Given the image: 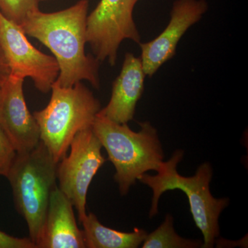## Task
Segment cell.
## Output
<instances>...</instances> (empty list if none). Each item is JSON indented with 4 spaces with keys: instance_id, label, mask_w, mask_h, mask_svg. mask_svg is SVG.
I'll return each mask as SVG.
<instances>
[{
    "instance_id": "cell-2",
    "label": "cell",
    "mask_w": 248,
    "mask_h": 248,
    "mask_svg": "<svg viewBox=\"0 0 248 248\" xmlns=\"http://www.w3.org/2000/svg\"><path fill=\"white\" fill-rule=\"evenodd\" d=\"M184 155V151H176L169 161L161 163L156 175L145 173L139 178V181L153 190L149 217L152 218L157 215L159 199L165 192L176 189L182 190L188 199L196 226L203 234L202 248H213L220 234V215L229 205L230 200L215 198L210 192V183L213 170L210 163L201 165L192 177H183L179 174L177 165L182 161Z\"/></svg>"
},
{
    "instance_id": "cell-13",
    "label": "cell",
    "mask_w": 248,
    "mask_h": 248,
    "mask_svg": "<svg viewBox=\"0 0 248 248\" xmlns=\"http://www.w3.org/2000/svg\"><path fill=\"white\" fill-rule=\"evenodd\" d=\"M85 248H138L146 239L147 232L135 228L132 232H123L103 226L93 213L86 214L81 221Z\"/></svg>"
},
{
    "instance_id": "cell-19",
    "label": "cell",
    "mask_w": 248,
    "mask_h": 248,
    "mask_svg": "<svg viewBox=\"0 0 248 248\" xmlns=\"http://www.w3.org/2000/svg\"><path fill=\"white\" fill-rule=\"evenodd\" d=\"M50 1V0H40V1Z\"/></svg>"
},
{
    "instance_id": "cell-7",
    "label": "cell",
    "mask_w": 248,
    "mask_h": 248,
    "mask_svg": "<svg viewBox=\"0 0 248 248\" xmlns=\"http://www.w3.org/2000/svg\"><path fill=\"white\" fill-rule=\"evenodd\" d=\"M70 148L69 155H66L58 165L57 178L59 187L76 208L81 222L86 215L89 186L107 159L103 156L102 144L92 128L77 133Z\"/></svg>"
},
{
    "instance_id": "cell-4",
    "label": "cell",
    "mask_w": 248,
    "mask_h": 248,
    "mask_svg": "<svg viewBox=\"0 0 248 248\" xmlns=\"http://www.w3.org/2000/svg\"><path fill=\"white\" fill-rule=\"evenodd\" d=\"M48 105L32 115L38 124L41 141L59 164L66 155L76 134L92 128L101 104L82 83L62 87L55 81Z\"/></svg>"
},
{
    "instance_id": "cell-6",
    "label": "cell",
    "mask_w": 248,
    "mask_h": 248,
    "mask_svg": "<svg viewBox=\"0 0 248 248\" xmlns=\"http://www.w3.org/2000/svg\"><path fill=\"white\" fill-rule=\"evenodd\" d=\"M137 0H100L86 21V42L99 62L115 66L124 40L140 45L141 37L134 20Z\"/></svg>"
},
{
    "instance_id": "cell-17",
    "label": "cell",
    "mask_w": 248,
    "mask_h": 248,
    "mask_svg": "<svg viewBox=\"0 0 248 248\" xmlns=\"http://www.w3.org/2000/svg\"><path fill=\"white\" fill-rule=\"evenodd\" d=\"M0 248H36L31 239L17 238L0 231Z\"/></svg>"
},
{
    "instance_id": "cell-16",
    "label": "cell",
    "mask_w": 248,
    "mask_h": 248,
    "mask_svg": "<svg viewBox=\"0 0 248 248\" xmlns=\"http://www.w3.org/2000/svg\"><path fill=\"white\" fill-rule=\"evenodd\" d=\"M16 155L12 143L0 125V176L7 177Z\"/></svg>"
},
{
    "instance_id": "cell-15",
    "label": "cell",
    "mask_w": 248,
    "mask_h": 248,
    "mask_svg": "<svg viewBox=\"0 0 248 248\" xmlns=\"http://www.w3.org/2000/svg\"><path fill=\"white\" fill-rule=\"evenodd\" d=\"M40 0H0V12L21 26L27 16L39 9Z\"/></svg>"
},
{
    "instance_id": "cell-12",
    "label": "cell",
    "mask_w": 248,
    "mask_h": 248,
    "mask_svg": "<svg viewBox=\"0 0 248 248\" xmlns=\"http://www.w3.org/2000/svg\"><path fill=\"white\" fill-rule=\"evenodd\" d=\"M146 76L141 59L131 53L125 54L120 75L112 84L110 101L99 114L119 124L133 120Z\"/></svg>"
},
{
    "instance_id": "cell-3",
    "label": "cell",
    "mask_w": 248,
    "mask_h": 248,
    "mask_svg": "<svg viewBox=\"0 0 248 248\" xmlns=\"http://www.w3.org/2000/svg\"><path fill=\"white\" fill-rule=\"evenodd\" d=\"M139 125L140 130L135 132L128 124L117 123L99 112L93 124V131L115 166L114 178L123 196L142 174L150 170L156 172L164 161L157 130L149 122Z\"/></svg>"
},
{
    "instance_id": "cell-18",
    "label": "cell",
    "mask_w": 248,
    "mask_h": 248,
    "mask_svg": "<svg viewBox=\"0 0 248 248\" xmlns=\"http://www.w3.org/2000/svg\"><path fill=\"white\" fill-rule=\"evenodd\" d=\"M10 70L6 60L0 48V86L4 82V80L9 76Z\"/></svg>"
},
{
    "instance_id": "cell-14",
    "label": "cell",
    "mask_w": 248,
    "mask_h": 248,
    "mask_svg": "<svg viewBox=\"0 0 248 248\" xmlns=\"http://www.w3.org/2000/svg\"><path fill=\"white\" fill-rule=\"evenodd\" d=\"M174 218L166 215L164 221L151 234H147L142 244L143 248H202L200 240L184 239L174 231Z\"/></svg>"
},
{
    "instance_id": "cell-5",
    "label": "cell",
    "mask_w": 248,
    "mask_h": 248,
    "mask_svg": "<svg viewBox=\"0 0 248 248\" xmlns=\"http://www.w3.org/2000/svg\"><path fill=\"white\" fill-rule=\"evenodd\" d=\"M58 165L40 141L32 151L17 153L6 177L16 208L27 221L35 245L46 217L50 194L56 186Z\"/></svg>"
},
{
    "instance_id": "cell-8",
    "label": "cell",
    "mask_w": 248,
    "mask_h": 248,
    "mask_svg": "<svg viewBox=\"0 0 248 248\" xmlns=\"http://www.w3.org/2000/svg\"><path fill=\"white\" fill-rule=\"evenodd\" d=\"M0 48L10 75L30 78L36 89L48 93L60 74L58 62L31 45L21 26L0 12Z\"/></svg>"
},
{
    "instance_id": "cell-1",
    "label": "cell",
    "mask_w": 248,
    "mask_h": 248,
    "mask_svg": "<svg viewBox=\"0 0 248 248\" xmlns=\"http://www.w3.org/2000/svg\"><path fill=\"white\" fill-rule=\"evenodd\" d=\"M89 7V0H80L57 12L36 10L21 25L26 35L38 40L53 54L60 67L56 81L62 87H72L81 81H87L94 89L100 87V62L85 51Z\"/></svg>"
},
{
    "instance_id": "cell-10",
    "label": "cell",
    "mask_w": 248,
    "mask_h": 248,
    "mask_svg": "<svg viewBox=\"0 0 248 248\" xmlns=\"http://www.w3.org/2000/svg\"><path fill=\"white\" fill-rule=\"evenodd\" d=\"M24 81L9 75L0 86V125L17 153L32 151L41 141L38 124L24 98Z\"/></svg>"
},
{
    "instance_id": "cell-20",
    "label": "cell",
    "mask_w": 248,
    "mask_h": 248,
    "mask_svg": "<svg viewBox=\"0 0 248 248\" xmlns=\"http://www.w3.org/2000/svg\"><path fill=\"white\" fill-rule=\"evenodd\" d=\"M137 1H139V0H137Z\"/></svg>"
},
{
    "instance_id": "cell-9",
    "label": "cell",
    "mask_w": 248,
    "mask_h": 248,
    "mask_svg": "<svg viewBox=\"0 0 248 248\" xmlns=\"http://www.w3.org/2000/svg\"><path fill=\"white\" fill-rule=\"evenodd\" d=\"M206 0H175L167 27L154 40L140 43L141 59L146 76H154L174 56L179 41L187 31L200 22L208 10Z\"/></svg>"
},
{
    "instance_id": "cell-11",
    "label": "cell",
    "mask_w": 248,
    "mask_h": 248,
    "mask_svg": "<svg viewBox=\"0 0 248 248\" xmlns=\"http://www.w3.org/2000/svg\"><path fill=\"white\" fill-rule=\"evenodd\" d=\"M36 248H86L73 205L58 186L50 194L48 210Z\"/></svg>"
}]
</instances>
